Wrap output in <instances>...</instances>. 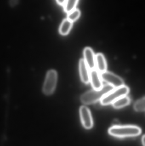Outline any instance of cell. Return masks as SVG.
Returning <instances> with one entry per match:
<instances>
[{
  "mask_svg": "<svg viewBox=\"0 0 145 146\" xmlns=\"http://www.w3.org/2000/svg\"><path fill=\"white\" fill-rule=\"evenodd\" d=\"M58 74L54 70H50L46 75L43 87V92L46 95H50L54 92L57 84Z\"/></svg>",
  "mask_w": 145,
  "mask_h": 146,
  "instance_id": "obj_4",
  "label": "cell"
},
{
  "mask_svg": "<svg viewBox=\"0 0 145 146\" xmlns=\"http://www.w3.org/2000/svg\"><path fill=\"white\" fill-rule=\"evenodd\" d=\"M78 0H66L64 7V10L66 13L70 12L75 9Z\"/></svg>",
  "mask_w": 145,
  "mask_h": 146,
  "instance_id": "obj_13",
  "label": "cell"
},
{
  "mask_svg": "<svg viewBox=\"0 0 145 146\" xmlns=\"http://www.w3.org/2000/svg\"><path fill=\"white\" fill-rule=\"evenodd\" d=\"M90 81L94 90H100L104 86L100 74L95 69L91 70L90 72Z\"/></svg>",
  "mask_w": 145,
  "mask_h": 146,
  "instance_id": "obj_8",
  "label": "cell"
},
{
  "mask_svg": "<svg viewBox=\"0 0 145 146\" xmlns=\"http://www.w3.org/2000/svg\"><path fill=\"white\" fill-rule=\"evenodd\" d=\"M141 142L143 146H145V135H143L141 138Z\"/></svg>",
  "mask_w": 145,
  "mask_h": 146,
  "instance_id": "obj_19",
  "label": "cell"
},
{
  "mask_svg": "<svg viewBox=\"0 0 145 146\" xmlns=\"http://www.w3.org/2000/svg\"><path fill=\"white\" fill-rule=\"evenodd\" d=\"M114 88L108 84L103 86L100 90H94L88 91L81 97V101L83 104H90L99 101L109 92L114 89Z\"/></svg>",
  "mask_w": 145,
  "mask_h": 146,
  "instance_id": "obj_2",
  "label": "cell"
},
{
  "mask_svg": "<svg viewBox=\"0 0 145 146\" xmlns=\"http://www.w3.org/2000/svg\"><path fill=\"white\" fill-rule=\"evenodd\" d=\"M81 15V12L77 9H75L70 13H68L67 19L72 22L76 21Z\"/></svg>",
  "mask_w": 145,
  "mask_h": 146,
  "instance_id": "obj_14",
  "label": "cell"
},
{
  "mask_svg": "<svg viewBox=\"0 0 145 146\" xmlns=\"http://www.w3.org/2000/svg\"><path fill=\"white\" fill-rule=\"evenodd\" d=\"M95 66L97 71L100 74L106 72L107 68L106 61L104 56L102 54H98L95 56Z\"/></svg>",
  "mask_w": 145,
  "mask_h": 146,
  "instance_id": "obj_10",
  "label": "cell"
},
{
  "mask_svg": "<svg viewBox=\"0 0 145 146\" xmlns=\"http://www.w3.org/2000/svg\"><path fill=\"white\" fill-rule=\"evenodd\" d=\"M84 60L89 70L94 69L95 56L93 50L89 48H86L83 51Z\"/></svg>",
  "mask_w": 145,
  "mask_h": 146,
  "instance_id": "obj_7",
  "label": "cell"
},
{
  "mask_svg": "<svg viewBox=\"0 0 145 146\" xmlns=\"http://www.w3.org/2000/svg\"><path fill=\"white\" fill-rule=\"evenodd\" d=\"M79 72L81 79L83 83L89 84L90 82V72L84 60H80L79 64Z\"/></svg>",
  "mask_w": 145,
  "mask_h": 146,
  "instance_id": "obj_9",
  "label": "cell"
},
{
  "mask_svg": "<svg viewBox=\"0 0 145 146\" xmlns=\"http://www.w3.org/2000/svg\"><path fill=\"white\" fill-rule=\"evenodd\" d=\"M80 114L83 126L86 129H90L93 126V121L89 109L85 106L80 109Z\"/></svg>",
  "mask_w": 145,
  "mask_h": 146,
  "instance_id": "obj_6",
  "label": "cell"
},
{
  "mask_svg": "<svg viewBox=\"0 0 145 146\" xmlns=\"http://www.w3.org/2000/svg\"><path fill=\"white\" fill-rule=\"evenodd\" d=\"M109 134L113 137L123 138L137 137L141 133V129L135 126H112L109 129Z\"/></svg>",
  "mask_w": 145,
  "mask_h": 146,
  "instance_id": "obj_1",
  "label": "cell"
},
{
  "mask_svg": "<svg viewBox=\"0 0 145 146\" xmlns=\"http://www.w3.org/2000/svg\"><path fill=\"white\" fill-rule=\"evenodd\" d=\"M72 22L68 19L64 20L60 25L59 28V32L61 35L66 36L70 32L72 27Z\"/></svg>",
  "mask_w": 145,
  "mask_h": 146,
  "instance_id": "obj_12",
  "label": "cell"
},
{
  "mask_svg": "<svg viewBox=\"0 0 145 146\" xmlns=\"http://www.w3.org/2000/svg\"><path fill=\"white\" fill-rule=\"evenodd\" d=\"M56 1L59 5H61V6H64L66 0H56Z\"/></svg>",
  "mask_w": 145,
  "mask_h": 146,
  "instance_id": "obj_16",
  "label": "cell"
},
{
  "mask_svg": "<svg viewBox=\"0 0 145 146\" xmlns=\"http://www.w3.org/2000/svg\"><path fill=\"white\" fill-rule=\"evenodd\" d=\"M130 99L129 97L126 96L119 98L114 101L112 104L113 107L116 109H120L125 107L129 104Z\"/></svg>",
  "mask_w": 145,
  "mask_h": 146,
  "instance_id": "obj_11",
  "label": "cell"
},
{
  "mask_svg": "<svg viewBox=\"0 0 145 146\" xmlns=\"http://www.w3.org/2000/svg\"><path fill=\"white\" fill-rule=\"evenodd\" d=\"M120 125V122L118 120H115L112 122V126H117Z\"/></svg>",
  "mask_w": 145,
  "mask_h": 146,
  "instance_id": "obj_18",
  "label": "cell"
},
{
  "mask_svg": "<svg viewBox=\"0 0 145 146\" xmlns=\"http://www.w3.org/2000/svg\"><path fill=\"white\" fill-rule=\"evenodd\" d=\"M18 3V0H10V4L12 6H15Z\"/></svg>",
  "mask_w": 145,
  "mask_h": 146,
  "instance_id": "obj_17",
  "label": "cell"
},
{
  "mask_svg": "<svg viewBox=\"0 0 145 146\" xmlns=\"http://www.w3.org/2000/svg\"><path fill=\"white\" fill-rule=\"evenodd\" d=\"M101 79L107 84L113 87L114 88L120 87L124 86L123 80L118 76L110 72H105L100 74Z\"/></svg>",
  "mask_w": 145,
  "mask_h": 146,
  "instance_id": "obj_5",
  "label": "cell"
},
{
  "mask_svg": "<svg viewBox=\"0 0 145 146\" xmlns=\"http://www.w3.org/2000/svg\"><path fill=\"white\" fill-rule=\"evenodd\" d=\"M134 108L136 111L139 112L144 111L145 110V98H142L136 101L134 106Z\"/></svg>",
  "mask_w": 145,
  "mask_h": 146,
  "instance_id": "obj_15",
  "label": "cell"
},
{
  "mask_svg": "<svg viewBox=\"0 0 145 146\" xmlns=\"http://www.w3.org/2000/svg\"><path fill=\"white\" fill-rule=\"evenodd\" d=\"M129 92V88L126 86L114 88L101 99L100 103L102 105L111 104L119 98L126 96Z\"/></svg>",
  "mask_w": 145,
  "mask_h": 146,
  "instance_id": "obj_3",
  "label": "cell"
}]
</instances>
